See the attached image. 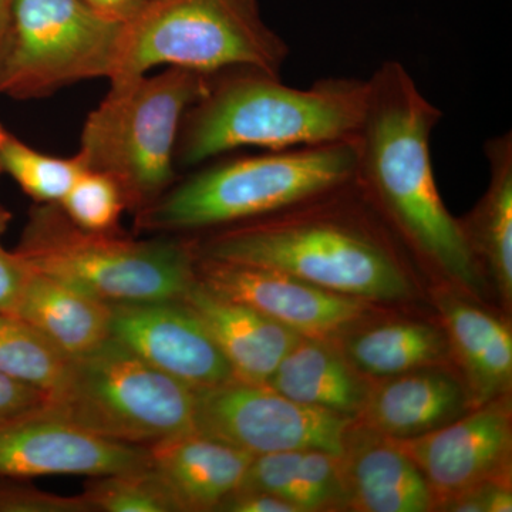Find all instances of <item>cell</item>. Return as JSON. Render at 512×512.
Masks as SVG:
<instances>
[{"label": "cell", "instance_id": "ba28073f", "mask_svg": "<svg viewBox=\"0 0 512 512\" xmlns=\"http://www.w3.org/2000/svg\"><path fill=\"white\" fill-rule=\"evenodd\" d=\"M47 412L104 439L150 447L194 433L195 390L110 336L70 357L47 394Z\"/></svg>", "mask_w": 512, "mask_h": 512}, {"label": "cell", "instance_id": "1f68e13d", "mask_svg": "<svg viewBox=\"0 0 512 512\" xmlns=\"http://www.w3.org/2000/svg\"><path fill=\"white\" fill-rule=\"evenodd\" d=\"M217 511L224 512H299L281 498L262 491L237 490L228 495Z\"/></svg>", "mask_w": 512, "mask_h": 512}, {"label": "cell", "instance_id": "e0dca14e", "mask_svg": "<svg viewBox=\"0 0 512 512\" xmlns=\"http://www.w3.org/2000/svg\"><path fill=\"white\" fill-rule=\"evenodd\" d=\"M181 301L204 323L235 379L266 383L303 336L245 303L224 298L195 279Z\"/></svg>", "mask_w": 512, "mask_h": 512}, {"label": "cell", "instance_id": "7a4b0ae2", "mask_svg": "<svg viewBox=\"0 0 512 512\" xmlns=\"http://www.w3.org/2000/svg\"><path fill=\"white\" fill-rule=\"evenodd\" d=\"M195 249L201 258L274 269L375 305L414 295L400 242L353 184L281 214L212 231L195 239Z\"/></svg>", "mask_w": 512, "mask_h": 512}, {"label": "cell", "instance_id": "277c9868", "mask_svg": "<svg viewBox=\"0 0 512 512\" xmlns=\"http://www.w3.org/2000/svg\"><path fill=\"white\" fill-rule=\"evenodd\" d=\"M355 137L232 157L173 184L137 211L148 232L208 231L261 220L352 184Z\"/></svg>", "mask_w": 512, "mask_h": 512}, {"label": "cell", "instance_id": "9c48e42d", "mask_svg": "<svg viewBox=\"0 0 512 512\" xmlns=\"http://www.w3.org/2000/svg\"><path fill=\"white\" fill-rule=\"evenodd\" d=\"M123 22L83 0H13L0 49V94L30 100L110 79Z\"/></svg>", "mask_w": 512, "mask_h": 512}, {"label": "cell", "instance_id": "6da1fadb", "mask_svg": "<svg viewBox=\"0 0 512 512\" xmlns=\"http://www.w3.org/2000/svg\"><path fill=\"white\" fill-rule=\"evenodd\" d=\"M367 86L353 187L417 261L451 288L481 298L483 268L434 178L431 134L443 113L397 60L380 64Z\"/></svg>", "mask_w": 512, "mask_h": 512}, {"label": "cell", "instance_id": "2e32d148", "mask_svg": "<svg viewBox=\"0 0 512 512\" xmlns=\"http://www.w3.org/2000/svg\"><path fill=\"white\" fill-rule=\"evenodd\" d=\"M340 458L349 511H436L419 468L393 440L353 421Z\"/></svg>", "mask_w": 512, "mask_h": 512}, {"label": "cell", "instance_id": "836d02e7", "mask_svg": "<svg viewBox=\"0 0 512 512\" xmlns=\"http://www.w3.org/2000/svg\"><path fill=\"white\" fill-rule=\"evenodd\" d=\"M13 0H0V28L6 30L8 26L10 8H12Z\"/></svg>", "mask_w": 512, "mask_h": 512}, {"label": "cell", "instance_id": "5b68a950", "mask_svg": "<svg viewBox=\"0 0 512 512\" xmlns=\"http://www.w3.org/2000/svg\"><path fill=\"white\" fill-rule=\"evenodd\" d=\"M215 74L167 67L110 83L87 116L76 157L89 171L113 178L140 211L175 181V147L187 111L210 90Z\"/></svg>", "mask_w": 512, "mask_h": 512}, {"label": "cell", "instance_id": "5bb4252c", "mask_svg": "<svg viewBox=\"0 0 512 512\" xmlns=\"http://www.w3.org/2000/svg\"><path fill=\"white\" fill-rule=\"evenodd\" d=\"M111 336L192 390L234 380L204 323L183 301L111 305Z\"/></svg>", "mask_w": 512, "mask_h": 512}, {"label": "cell", "instance_id": "44dd1931", "mask_svg": "<svg viewBox=\"0 0 512 512\" xmlns=\"http://www.w3.org/2000/svg\"><path fill=\"white\" fill-rule=\"evenodd\" d=\"M13 315L39 330L67 357L83 355L111 336V305L32 271Z\"/></svg>", "mask_w": 512, "mask_h": 512}, {"label": "cell", "instance_id": "d6a6232c", "mask_svg": "<svg viewBox=\"0 0 512 512\" xmlns=\"http://www.w3.org/2000/svg\"><path fill=\"white\" fill-rule=\"evenodd\" d=\"M101 15L120 22H127L146 0H83Z\"/></svg>", "mask_w": 512, "mask_h": 512}, {"label": "cell", "instance_id": "9a60e30c", "mask_svg": "<svg viewBox=\"0 0 512 512\" xmlns=\"http://www.w3.org/2000/svg\"><path fill=\"white\" fill-rule=\"evenodd\" d=\"M473 409L466 383L450 365L375 380L357 426L390 440H409L447 426Z\"/></svg>", "mask_w": 512, "mask_h": 512}, {"label": "cell", "instance_id": "4fadbf2b", "mask_svg": "<svg viewBox=\"0 0 512 512\" xmlns=\"http://www.w3.org/2000/svg\"><path fill=\"white\" fill-rule=\"evenodd\" d=\"M148 466V447L104 439L46 409L0 423V478L104 477Z\"/></svg>", "mask_w": 512, "mask_h": 512}, {"label": "cell", "instance_id": "7c38bea8", "mask_svg": "<svg viewBox=\"0 0 512 512\" xmlns=\"http://www.w3.org/2000/svg\"><path fill=\"white\" fill-rule=\"evenodd\" d=\"M393 441L419 468L436 510L481 485L511 481V393L423 436Z\"/></svg>", "mask_w": 512, "mask_h": 512}, {"label": "cell", "instance_id": "e575fe53", "mask_svg": "<svg viewBox=\"0 0 512 512\" xmlns=\"http://www.w3.org/2000/svg\"><path fill=\"white\" fill-rule=\"evenodd\" d=\"M0 174H2V170H0ZM10 221H12V214L0 204V237L8 231Z\"/></svg>", "mask_w": 512, "mask_h": 512}, {"label": "cell", "instance_id": "52a82bcc", "mask_svg": "<svg viewBox=\"0 0 512 512\" xmlns=\"http://www.w3.org/2000/svg\"><path fill=\"white\" fill-rule=\"evenodd\" d=\"M289 47L258 0H146L124 22L110 83L158 66L205 74L259 70L281 76Z\"/></svg>", "mask_w": 512, "mask_h": 512}, {"label": "cell", "instance_id": "8992f818", "mask_svg": "<svg viewBox=\"0 0 512 512\" xmlns=\"http://www.w3.org/2000/svg\"><path fill=\"white\" fill-rule=\"evenodd\" d=\"M15 252L32 271L109 305L180 301L197 279L195 239L86 231L59 204L30 211Z\"/></svg>", "mask_w": 512, "mask_h": 512}, {"label": "cell", "instance_id": "7402d4cb", "mask_svg": "<svg viewBox=\"0 0 512 512\" xmlns=\"http://www.w3.org/2000/svg\"><path fill=\"white\" fill-rule=\"evenodd\" d=\"M338 345L349 362L373 382L424 367L450 365L453 360L441 325L416 319L367 320L340 338Z\"/></svg>", "mask_w": 512, "mask_h": 512}, {"label": "cell", "instance_id": "30bf717a", "mask_svg": "<svg viewBox=\"0 0 512 512\" xmlns=\"http://www.w3.org/2000/svg\"><path fill=\"white\" fill-rule=\"evenodd\" d=\"M353 421L295 402L266 383L234 379L195 390V433L252 456L295 450L342 456Z\"/></svg>", "mask_w": 512, "mask_h": 512}, {"label": "cell", "instance_id": "4316f807", "mask_svg": "<svg viewBox=\"0 0 512 512\" xmlns=\"http://www.w3.org/2000/svg\"><path fill=\"white\" fill-rule=\"evenodd\" d=\"M94 478L84 491L94 511L180 512L170 491L150 466Z\"/></svg>", "mask_w": 512, "mask_h": 512}, {"label": "cell", "instance_id": "f546056e", "mask_svg": "<svg viewBox=\"0 0 512 512\" xmlns=\"http://www.w3.org/2000/svg\"><path fill=\"white\" fill-rule=\"evenodd\" d=\"M47 394L0 372V423L42 412Z\"/></svg>", "mask_w": 512, "mask_h": 512}, {"label": "cell", "instance_id": "d4e9b609", "mask_svg": "<svg viewBox=\"0 0 512 512\" xmlns=\"http://www.w3.org/2000/svg\"><path fill=\"white\" fill-rule=\"evenodd\" d=\"M69 359L25 320L0 313V372L3 375L49 394L59 383Z\"/></svg>", "mask_w": 512, "mask_h": 512}, {"label": "cell", "instance_id": "ffe728a7", "mask_svg": "<svg viewBox=\"0 0 512 512\" xmlns=\"http://www.w3.org/2000/svg\"><path fill=\"white\" fill-rule=\"evenodd\" d=\"M266 384L295 402L356 420L373 380L349 362L338 342L301 338Z\"/></svg>", "mask_w": 512, "mask_h": 512}, {"label": "cell", "instance_id": "d590c367", "mask_svg": "<svg viewBox=\"0 0 512 512\" xmlns=\"http://www.w3.org/2000/svg\"><path fill=\"white\" fill-rule=\"evenodd\" d=\"M3 36H5V29L0 28V49H2Z\"/></svg>", "mask_w": 512, "mask_h": 512}, {"label": "cell", "instance_id": "8fae6325", "mask_svg": "<svg viewBox=\"0 0 512 512\" xmlns=\"http://www.w3.org/2000/svg\"><path fill=\"white\" fill-rule=\"evenodd\" d=\"M195 271L205 288L251 306L303 338L338 342L380 312L375 303L326 291L274 269L197 255Z\"/></svg>", "mask_w": 512, "mask_h": 512}, {"label": "cell", "instance_id": "3957f363", "mask_svg": "<svg viewBox=\"0 0 512 512\" xmlns=\"http://www.w3.org/2000/svg\"><path fill=\"white\" fill-rule=\"evenodd\" d=\"M367 92V80L346 77L296 89L259 70L217 73L184 116L175 165L197 167L239 148L278 151L350 140L365 116Z\"/></svg>", "mask_w": 512, "mask_h": 512}, {"label": "cell", "instance_id": "4dcf8cb0", "mask_svg": "<svg viewBox=\"0 0 512 512\" xmlns=\"http://www.w3.org/2000/svg\"><path fill=\"white\" fill-rule=\"evenodd\" d=\"M32 269L15 251L0 247V313L13 315Z\"/></svg>", "mask_w": 512, "mask_h": 512}, {"label": "cell", "instance_id": "d6986e66", "mask_svg": "<svg viewBox=\"0 0 512 512\" xmlns=\"http://www.w3.org/2000/svg\"><path fill=\"white\" fill-rule=\"evenodd\" d=\"M150 468L180 512L217 511L244 481L252 454L200 433L181 434L148 447Z\"/></svg>", "mask_w": 512, "mask_h": 512}, {"label": "cell", "instance_id": "83f0119b", "mask_svg": "<svg viewBox=\"0 0 512 512\" xmlns=\"http://www.w3.org/2000/svg\"><path fill=\"white\" fill-rule=\"evenodd\" d=\"M59 205L73 224L94 232L116 231L121 214L127 210L119 184L109 175L86 168Z\"/></svg>", "mask_w": 512, "mask_h": 512}, {"label": "cell", "instance_id": "603a6c76", "mask_svg": "<svg viewBox=\"0 0 512 512\" xmlns=\"http://www.w3.org/2000/svg\"><path fill=\"white\" fill-rule=\"evenodd\" d=\"M490 165L487 191L461 222L484 274L493 279L504 305L512 302V137L510 131L485 141Z\"/></svg>", "mask_w": 512, "mask_h": 512}, {"label": "cell", "instance_id": "f1b7e54d", "mask_svg": "<svg viewBox=\"0 0 512 512\" xmlns=\"http://www.w3.org/2000/svg\"><path fill=\"white\" fill-rule=\"evenodd\" d=\"M86 495L47 493L32 485L16 484L15 478H0V512H93Z\"/></svg>", "mask_w": 512, "mask_h": 512}, {"label": "cell", "instance_id": "484cf974", "mask_svg": "<svg viewBox=\"0 0 512 512\" xmlns=\"http://www.w3.org/2000/svg\"><path fill=\"white\" fill-rule=\"evenodd\" d=\"M0 170L39 204H59L84 167L76 156L40 153L0 124Z\"/></svg>", "mask_w": 512, "mask_h": 512}, {"label": "cell", "instance_id": "cb8c5ba5", "mask_svg": "<svg viewBox=\"0 0 512 512\" xmlns=\"http://www.w3.org/2000/svg\"><path fill=\"white\" fill-rule=\"evenodd\" d=\"M238 490L262 491L299 512L348 510L342 458L322 450H295L254 456Z\"/></svg>", "mask_w": 512, "mask_h": 512}, {"label": "cell", "instance_id": "ac0fdd59", "mask_svg": "<svg viewBox=\"0 0 512 512\" xmlns=\"http://www.w3.org/2000/svg\"><path fill=\"white\" fill-rule=\"evenodd\" d=\"M451 359L460 367L471 407L511 393V326L458 292L436 296Z\"/></svg>", "mask_w": 512, "mask_h": 512}]
</instances>
